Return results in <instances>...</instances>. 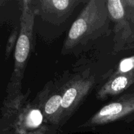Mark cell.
Here are the masks:
<instances>
[{"mask_svg": "<svg viewBox=\"0 0 134 134\" xmlns=\"http://www.w3.org/2000/svg\"><path fill=\"white\" fill-rule=\"evenodd\" d=\"M133 82L134 71L126 74L113 75L98 92V98L99 99H105L109 96L121 94Z\"/></svg>", "mask_w": 134, "mask_h": 134, "instance_id": "obj_6", "label": "cell"}, {"mask_svg": "<svg viewBox=\"0 0 134 134\" xmlns=\"http://www.w3.org/2000/svg\"><path fill=\"white\" fill-rule=\"evenodd\" d=\"M43 116L38 109H31L19 115L14 123L17 134H25L37 128L43 122Z\"/></svg>", "mask_w": 134, "mask_h": 134, "instance_id": "obj_7", "label": "cell"}, {"mask_svg": "<svg viewBox=\"0 0 134 134\" xmlns=\"http://www.w3.org/2000/svg\"><path fill=\"white\" fill-rule=\"evenodd\" d=\"M3 3V1H0V5H1V3Z\"/></svg>", "mask_w": 134, "mask_h": 134, "instance_id": "obj_13", "label": "cell"}, {"mask_svg": "<svg viewBox=\"0 0 134 134\" xmlns=\"http://www.w3.org/2000/svg\"><path fill=\"white\" fill-rule=\"evenodd\" d=\"M62 96L58 94H55L51 96L47 100L44 105V111L46 115L48 116H53L61 111Z\"/></svg>", "mask_w": 134, "mask_h": 134, "instance_id": "obj_9", "label": "cell"}, {"mask_svg": "<svg viewBox=\"0 0 134 134\" xmlns=\"http://www.w3.org/2000/svg\"><path fill=\"white\" fill-rule=\"evenodd\" d=\"M20 18V30L14 52V68L8 92H16L22 80L24 69L31 49L34 22V6L31 1H24Z\"/></svg>", "mask_w": 134, "mask_h": 134, "instance_id": "obj_2", "label": "cell"}, {"mask_svg": "<svg viewBox=\"0 0 134 134\" xmlns=\"http://www.w3.org/2000/svg\"><path fill=\"white\" fill-rule=\"evenodd\" d=\"M25 134H44L43 132H41V131H37V132H30Z\"/></svg>", "mask_w": 134, "mask_h": 134, "instance_id": "obj_12", "label": "cell"}, {"mask_svg": "<svg viewBox=\"0 0 134 134\" xmlns=\"http://www.w3.org/2000/svg\"><path fill=\"white\" fill-rule=\"evenodd\" d=\"M18 31L16 28L15 30H13L10 34V36H9V39L7 41V43L6 49H5V56H6L7 58H8L9 55L11 53L12 51H13V48L14 46L16 47V44L17 39L18 37Z\"/></svg>", "mask_w": 134, "mask_h": 134, "instance_id": "obj_11", "label": "cell"}, {"mask_svg": "<svg viewBox=\"0 0 134 134\" xmlns=\"http://www.w3.org/2000/svg\"><path fill=\"white\" fill-rule=\"evenodd\" d=\"M93 85V80L88 78L78 79L69 83L62 95L60 112L72 111L88 93Z\"/></svg>", "mask_w": 134, "mask_h": 134, "instance_id": "obj_5", "label": "cell"}, {"mask_svg": "<svg viewBox=\"0 0 134 134\" xmlns=\"http://www.w3.org/2000/svg\"><path fill=\"white\" fill-rule=\"evenodd\" d=\"M134 71V56L126 58L122 60L119 64L118 69L114 75L126 74Z\"/></svg>", "mask_w": 134, "mask_h": 134, "instance_id": "obj_10", "label": "cell"}, {"mask_svg": "<svg viewBox=\"0 0 134 134\" xmlns=\"http://www.w3.org/2000/svg\"><path fill=\"white\" fill-rule=\"evenodd\" d=\"M109 15L115 21H119L125 16L124 1L120 0H109L106 1Z\"/></svg>", "mask_w": 134, "mask_h": 134, "instance_id": "obj_8", "label": "cell"}, {"mask_svg": "<svg viewBox=\"0 0 134 134\" xmlns=\"http://www.w3.org/2000/svg\"><path fill=\"white\" fill-rule=\"evenodd\" d=\"M105 3L102 0H92L88 3L72 24L65 48H72L79 43L86 42L99 35V31H103L109 16Z\"/></svg>", "mask_w": 134, "mask_h": 134, "instance_id": "obj_1", "label": "cell"}, {"mask_svg": "<svg viewBox=\"0 0 134 134\" xmlns=\"http://www.w3.org/2000/svg\"><path fill=\"white\" fill-rule=\"evenodd\" d=\"M134 111V94H126L115 102L102 107L91 119L89 123L101 125L117 120Z\"/></svg>", "mask_w": 134, "mask_h": 134, "instance_id": "obj_3", "label": "cell"}, {"mask_svg": "<svg viewBox=\"0 0 134 134\" xmlns=\"http://www.w3.org/2000/svg\"><path fill=\"white\" fill-rule=\"evenodd\" d=\"M80 2L74 0H43L37 2L35 11L47 21L58 24L65 20Z\"/></svg>", "mask_w": 134, "mask_h": 134, "instance_id": "obj_4", "label": "cell"}]
</instances>
